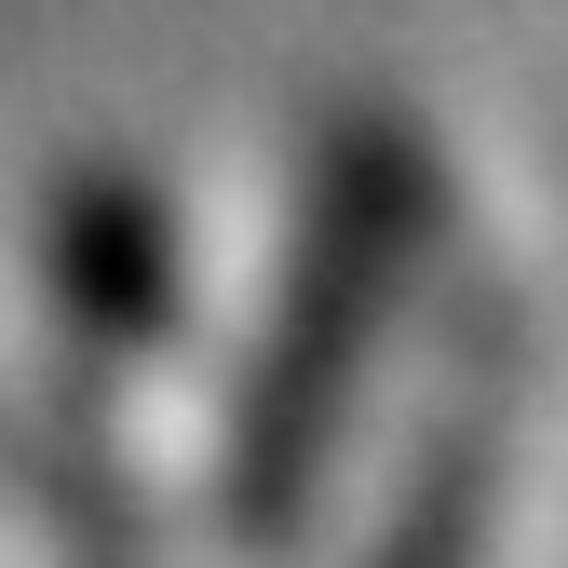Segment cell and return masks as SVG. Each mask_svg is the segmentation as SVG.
I'll use <instances>...</instances> for the list:
<instances>
[{"label":"cell","mask_w":568,"mask_h":568,"mask_svg":"<svg viewBox=\"0 0 568 568\" xmlns=\"http://www.w3.org/2000/svg\"><path fill=\"white\" fill-rule=\"evenodd\" d=\"M406 217H419V163L393 135H352V163L312 217V257H298V312L271 338V379L244 406V528H284L312 487V447L338 434V393H352V352H366V312L406 257Z\"/></svg>","instance_id":"1"}]
</instances>
